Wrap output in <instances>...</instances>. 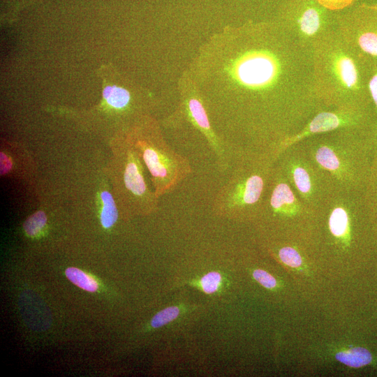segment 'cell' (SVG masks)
Returning a JSON list of instances; mask_svg holds the SVG:
<instances>
[{"label": "cell", "instance_id": "ac0fdd59", "mask_svg": "<svg viewBox=\"0 0 377 377\" xmlns=\"http://www.w3.org/2000/svg\"><path fill=\"white\" fill-rule=\"evenodd\" d=\"M179 312V309L176 306L167 307L152 318L151 325L154 328L162 327L177 318Z\"/></svg>", "mask_w": 377, "mask_h": 377}, {"label": "cell", "instance_id": "7402d4cb", "mask_svg": "<svg viewBox=\"0 0 377 377\" xmlns=\"http://www.w3.org/2000/svg\"><path fill=\"white\" fill-rule=\"evenodd\" d=\"M329 10H339L349 6L355 0H316Z\"/></svg>", "mask_w": 377, "mask_h": 377}, {"label": "cell", "instance_id": "8992f818", "mask_svg": "<svg viewBox=\"0 0 377 377\" xmlns=\"http://www.w3.org/2000/svg\"><path fill=\"white\" fill-rule=\"evenodd\" d=\"M336 28L355 48L377 59V4L360 5L338 17Z\"/></svg>", "mask_w": 377, "mask_h": 377}, {"label": "cell", "instance_id": "8fae6325", "mask_svg": "<svg viewBox=\"0 0 377 377\" xmlns=\"http://www.w3.org/2000/svg\"><path fill=\"white\" fill-rule=\"evenodd\" d=\"M315 159L323 169L337 175H340V172L343 170L341 156L339 157L332 147L327 145L320 146L316 150Z\"/></svg>", "mask_w": 377, "mask_h": 377}, {"label": "cell", "instance_id": "44dd1931", "mask_svg": "<svg viewBox=\"0 0 377 377\" xmlns=\"http://www.w3.org/2000/svg\"><path fill=\"white\" fill-rule=\"evenodd\" d=\"M253 276L256 281L266 288L272 289L276 286L275 278L263 269L254 270Z\"/></svg>", "mask_w": 377, "mask_h": 377}, {"label": "cell", "instance_id": "ba28073f", "mask_svg": "<svg viewBox=\"0 0 377 377\" xmlns=\"http://www.w3.org/2000/svg\"><path fill=\"white\" fill-rule=\"evenodd\" d=\"M362 195L369 218L377 230V130L374 133L372 157Z\"/></svg>", "mask_w": 377, "mask_h": 377}, {"label": "cell", "instance_id": "e0dca14e", "mask_svg": "<svg viewBox=\"0 0 377 377\" xmlns=\"http://www.w3.org/2000/svg\"><path fill=\"white\" fill-rule=\"evenodd\" d=\"M293 178L297 188L302 194H310L311 181L306 169L300 166L295 167L293 170Z\"/></svg>", "mask_w": 377, "mask_h": 377}, {"label": "cell", "instance_id": "3957f363", "mask_svg": "<svg viewBox=\"0 0 377 377\" xmlns=\"http://www.w3.org/2000/svg\"><path fill=\"white\" fill-rule=\"evenodd\" d=\"M126 131L158 198L174 191L191 173L188 159L171 148L156 131L138 125Z\"/></svg>", "mask_w": 377, "mask_h": 377}, {"label": "cell", "instance_id": "4fadbf2b", "mask_svg": "<svg viewBox=\"0 0 377 377\" xmlns=\"http://www.w3.org/2000/svg\"><path fill=\"white\" fill-rule=\"evenodd\" d=\"M37 0H1V19L3 21L13 22L25 8Z\"/></svg>", "mask_w": 377, "mask_h": 377}, {"label": "cell", "instance_id": "9c48e42d", "mask_svg": "<svg viewBox=\"0 0 377 377\" xmlns=\"http://www.w3.org/2000/svg\"><path fill=\"white\" fill-rule=\"evenodd\" d=\"M100 222L103 228L109 229L117 222L119 210L113 195L110 186L109 188H102L99 192Z\"/></svg>", "mask_w": 377, "mask_h": 377}, {"label": "cell", "instance_id": "7c38bea8", "mask_svg": "<svg viewBox=\"0 0 377 377\" xmlns=\"http://www.w3.org/2000/svg\"><path fill=\"white\" fill-rule=\"evenodd\" d=\"M67 279L84 290L94 293L98 289V282L90 275L77 267H68L65 270Z\"/></svg>", "mask_w": 377, "mask_h": 377}, {"label": "cell", "instance_id": "277c9868", "mask_svg": "<svg viewBox=\"0 0 377 377\" xmlns=\"http://www.w3.org/2000/svg\"><path fill=\"white\" fill-rule=\"evenodd\" d=\"M267 172V166L259 163L237 165L216 195L213 205L216 211L221 214L235 215L261 207L268 182Z\"/></svg>", "mask_w": 377, "mask_h": 377}, {"label": "cell", "instance_id": "6da1fadb", "mask_svg": "<svg viewBox=\"0 0 377 377\" xmlns=\"http://www.w3.org/2000/svg\"><path fill=\"white\" fill-rule=\"evenodd\" d=\"M311 52L317 101L338 108L371 110L368 91L371 57L348 43L336 27L316 41Z\"/></svg>", "mask_w": 377, "mask_h": 377}, {"label": "cell", "instance_id": "ffe728a7", "mask_svg": "<svg viewBox=\"0 0 377 377\" xmlns=\"http://www.w3.org/2000/svg\"><path fill=\"white\" fill-rule=\"evenodd\" d=\"M279 256L283 263L291 267H298L302 260L298 252L292 247L286 246L279 250Z\"/></svg>", "mask_w": 377, "mask_h": 377}, {"label": "cell", "instance_id": "2e32d148", "mask_svg": "<svg viewBox=\"0 0 377 377\" xmlns=\"http://www.w3.org/2000/svg\"><path fill=\"white\" fill-rule=\"evenodd\" d=\"M47 218L45 213L39 210L29 216L23 224L26 235L30 237L39 235L47 225Z\"/></svg>", "mask_w": 377, "mask_h": 377}, {"label": "cell", "instance_id": "5b68a950", "mask_svg": "<svg viewBox=\"0 0 377 377\" xmlns=\"http://www.w3.org/2000/svg\"><path fill=\"white\" fill-rule=\"evenodd\" d=\"M325 8L316 0H292L288 3L284 28L300 43H313L336 27Z\"/></svg>", "mask_w": 377, "mask_h": 377}, {"label": "cell", "instance_id": "d6986e66", "mask_svg": "<svg viewBox=\"0 0 377 377\" xmlns=\"http://www.w3.org/2000/svg\"><path fill=\"white\" fill-rule=\"evenodd\" d=\"M222 277L217 272H211L203 276L200 281L202 290L207 294L215 293L221 286Z\"/></svg>", "mask_w": 377, "mask_h": 377}, {"label": "cell", "instance_id": "9a60e30c", "mask_svg": "<svg viewBox=\"0 0 377 377\" xmlns=\"http://www.w3.org/2000/svg\"><path fill=\"white\" fill-rule=\"evenodd\" d=\"M368 91L374 118V128L377 130V59L375 58L371 59Z\"/></svg>", "mask_w": 377, "mask_h": 377}, {"label": "cell", "instance_id": "30bf717a", "mask_svg": "<svg viewBox=\"0 0 377 377\" xmlns=\"http://www.w3.org/2000/svg\"><path fill=\"white\" fill-rule=\"evenodd\" d=\"M335 358L348 367L360 368L371 362L372 355L367 348L357 346L337 353Z\"/></svg>", "mask_w": 377, "mask_h": 377}, {"label": "cell", "instance_id": "52a82bcc", "mask_svg": "<svg viewBox=\"0 0 377 377\" xmlns=\"http://www.w3.org/2000/svg\"><path fill=\"white\" fill-rule=\"evenodd\" d=\"M103 101L98 107L102 116H118L129 109L131 103L130 92L114 84L106 85L102 92Z\"/></svg>", "mask_w": 377, "mask_h": 377}, {"label": "cell", "instance_id": "7a4b0ae2", "mask_svg": "<svg viewBox=\"0 0 377 377\" xmlns=\"http://www.w3.org/2000/svg\"><path fill=\"white\" fill-rule=\"evenodd\" d=\"M111 156L105 175L119 213L149 214L158 200L146 178V168L126 129L115 133L110 142Z\"/></svg>", "mask_w": 377, "mask_h": 377}, {"label": "cell", "instance_id": "5bb4252c", "mask_svg": "<svg viewBox=\"0 0 377 377\" xmlns=\"http://www.w3.org/2000/svg\"><path fill=\"white\" fill-rule=\"evenodd\" d=\"M349 226V216L347 211L342 207H336L329 219L330 232L335 237H342L347 232Z\"/></svg>", "mask_w": 377, "mask_h": 377}]
</instances>
